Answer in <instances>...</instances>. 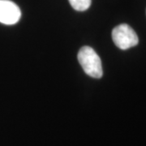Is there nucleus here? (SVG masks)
Returning <instances> with one entry per match:
<instances>
[{
    "mask_svg": "<svg viewBox=\"0 0 146 146\" xmlns=\"http://www.w3.org/2000/svg\"><path fill=\"white\" fill-rule=\"evenodd\" d=\"M21 11L20 7L10 0H0V23L12 25L20 21Z\"/></svg>",
    "mask_w": 146,
    "mask_h": 146,
    "instance_id": "3",
    "label": "nucleus"
},
{
    "mask_svg": "<svg viewBox=\"0 0 146 146\" xmlns=\"http://www.w3.org/2000/svg\"><path fill=\"white\" fill-rule=\"evenodd\" d=\"M78 61L88 76L96 79L102 76L103 71L101 58L93 48L82 47L78 53Z\"/></svg>",
    "mask_w": 146,
    "mask_h": 146,
    "instance_id": "1",
    "label": "nucleus"
},
{
    "mask_svg": "<svg viewBox=\"0 0 146 146\" xmlns=\"http://www.w3.org/2000/svg\"><path fill=\"white\" fill-rule=\"evenodd\" d=\"M112 39L115 46L121 50H127L136 46L139 42L136 32L126 24L115 27L112 31Z\"/></svg>",
    "mask_w": 146,
    "mask_h": 146,
    "instance_id": "2",
    "label": "nucleus"
},
{
    "mask_svg": "<svg viewBox=\"0 0 146 146\" xmlns=\"http://www.w3.org/2000/svg\"><path fill=\"white\" fill-rule=\"evenodd\" d=\"M92 0H69V3L75 10L84 11L87 10L91 5Z\"/></svg>",
    "mask_w": 146,
    "mask_h": 146,
    "instance_id": "4",
    "label": "nucleus"
}]
</instances>
